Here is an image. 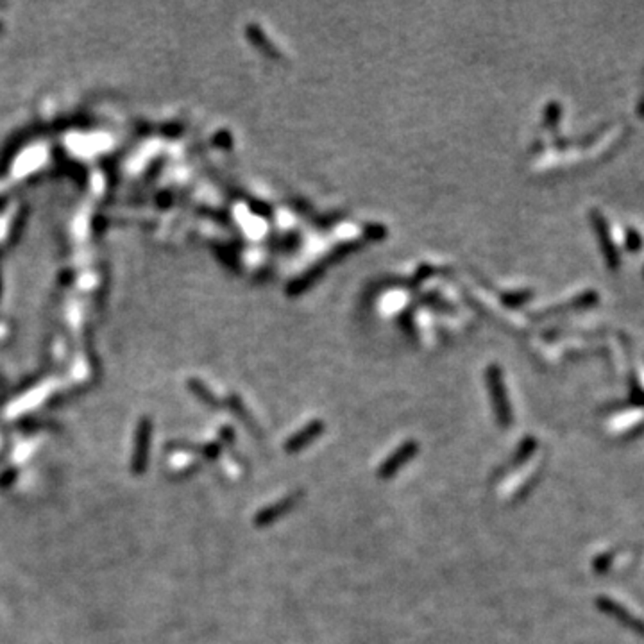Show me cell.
Wrapping results in <instances>:
<instances>
[{
  "label": "cell",
  "mask_w": 644,
  "mask_h": 644,
  "mask_svg": "<svg viewBox=\"0 0 644 644\" xmlns=\"http://www.w3.org/2000/svg\"><path fill=\"white\" fill-rule=\"evenodd\" d=\"M485 378H487V385H489V392H491L492 408H494L496 420H498L499 426L507 428L512 420V412H510V405H508L507 390H505V385H503L501 371H499V367L491 366L489 367L487 374H485Z\"/></svg>",
  "instance_id": "cell-1"
},
{
  "label": "cell",
  "mask_w": 644,
  "mask_h": 644,
  "mask_svg": "<svg viewBox=\"0 0 644 644\" xmlns=\"http://www.w3.org/2000/svg\"><path fill=\"white\" fill-rule=\"evenodd\" d=\"M419 453V444H417L416 440H408L405 444H401L389 458L380 465L378 469V478L380 479H390L399 472L401 468H405L408 464L410 460Z\"/></svg>",
  "instance_id": "cell-2"
},
{
  "label": "cell",
  "mask_w": 644,
  "mask_h": 644,
  "mask_svg": "<svg viewBox=\"0 0 644 644\" xmlns=\"http://www.w3.org/2000/svg\"><path fill=\"white\" fill-rule=\"evenodd\" d=\"M297 499L299 492H294V494L287 496V498L279 499L274 505H269V507H265L264 510L256 514L255 524L256 527H269V524H272V522L283 517L285 514H288V512L297 505Z\"/></svg>",
  "instance_id": "cell-4"
},
{
  "label": "cell",
  "mask_w": 644,
  "mask_h": 644,
  "mask_svg": "<svg viewBox=\"0 0 644 644\" xmlns=\"http://www.w3.org/2000/svg\"><path fill=\"white\" fill-rule=\"evenodd\" d=\"M322 432H324V423H322V420H311L310 425L304 426L303 430H299L297 433H294V435L285 442V451L290 453V455L303 451V449H307L314 440H317L318 437L322 435Z\"/></svg>",
  "instance_id": "cell-3"
},
{
  "label": "cell",
  "mask_w": 644,
  "mask_h": 644,
  "mask_svg": "<svg viewBox=\"0 0 644 644\" xmlns=\"http://www.w3.org/2000/svg\"><path fill=\"white\" fill-rule=\"evenodd\" d=\"M149 435H150V425L147 420H143L138 430V439H136V451H134V462L133 469L136 475L146 469L147 462V451H149Z\"/></svg>",
  "instance_id": "cell-5"
}]
</instances>
